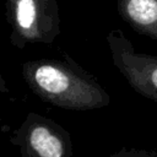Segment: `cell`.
Returning <instances> with one entry per match:
<instances>
[{
    "mask_svg": "<svg viewBox=\"0 0 157 157\" xmlns=\"http://www.w3.org/2000/svg\"><path fill=\"white\" fill-rule=\"evenodd\" d=\"M22 77L43 102L70 110H91L109 105V93L98 78L69 54L63 59H37L22 64Z\"/></svg>",
    "mask_w": 157,
    "mask_h": 157,
    "instance_id": "cell-1",
    "label": "cell"
},
{
    "mask_svg": "<svg viewBox=\"0 0 157 157\" xmlns=\"http://www.w3.org/2000/svg\"><path fill=\"white\" fill-rule=\"evenodd\" d=\"M10 43L17 49L28 44H52L60 34L56 0H5Z\"/></svg>",
    "mask_w": 157,
    "mask_h": 157,
    "instance_id": "cell-2",
    "label": "cell"
},
{
    "mask_svg": "<svg viewBox=\"0 0 157 157\" xmlns=\"http://www.w3.org/2000/svg\"><path fill=\"white\" fill-rule=\"evenodd\" d=\"M10 141L21 157H72L70 132L61 124L36 112L26 115Z\"/></svg>",
    "mask_w": 157,
    "mask_h": 157,
    "instance_id": "cell-3",
    "label": "cell"
},
{
    "mask_svg": "<svg viewBox=\"0 0 157 157\" xmlns=\"http://www.w3.org/2000/svg\"><path fill=\"white\" fill-rule=\"evenodd\" d=\"M105 39L114 66L132 90L157 103V56L135 52L121 29L109 31Z\"/></svg>",
    "mask_w": 157,
    "mask_h": 157,
    "instance_id": "cell-4",
    "label": "cell"
},
{
    "mask_svg": "<svg viewBox=\"0 0 157 157\" xmlns=\"http://www.w3.org/2000/svg\"><path fill=\"white\" fill-rule=\"evenodd\" d=\"M117 9L135 32L157 40V0H117Z\"/></svg>",
    "mask_w": 157,
    "mask_h": 157,
    "instance_id": "cell-5",
    "label": "cell"
}]
</instances>
